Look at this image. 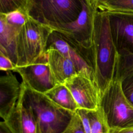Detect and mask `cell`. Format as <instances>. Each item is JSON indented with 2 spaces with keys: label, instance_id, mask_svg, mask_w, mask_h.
Returning a JSON list of instances; mask_svg holds the SVG:
<instances>
[{
  "label": "cell",
  "instance_id": "8992f818",
  "mask_svg": "<svg viewBox=\"0 0 133 133\" xmlns=\"http://www.w3.org/2000/svg\"><path fill=\"white\" fill-rule=\"evenodd\" d=\"M96 11V8L85 1L77 19L54 30L78 47L90 60L92 68V46Z\"/></svg>",
  "mask_w": 133,
  "mask_h": 133
},
{
  "label": "cell",
  "instance_id": "9a60e30c",
  "mask_svg": "<svg viewBox=\"0 0 133 133\" xmlns=\"http://www.w3.org/2000/svg\"><path fill=\"white\" fill-rule=\"evenodd\" d=\"M45 95L60 107L75 113L79 108L71 92L64 84H58Z\"/></svg>",
  "mask_w": 133,
  "mask_h": 133
},
{
  "label": "cell",
  "instance_id": "44dd1931",
  "mask_svg": "<svg viewBox=\"0 0 133 133\" xmlns=\"http://www.w3.org/2000/svg\"><path fill=\"white\" fill-rule=\"evenodd\" d=\"M121 82L126 96L133 104V74L127 77Z\"/></svg>",
  "mask_w": 133,
  "mask_h": 133
},
{
  "label": "cell",
  "instance_id": "7a4b0ae2",
  "mask_svg": "<svg viewBox=\"0 0 133 133\" xmlns=\"http://www.w3.org/2000/svg\"><path fill=\"white\" fill-rule=\"evenodd\" d=\"M22 84L23 101L32 110L37 133H62L75 113L58 105L45 94Z\"/></svg>",
  "mask_w": 133,
  "mask_h": 133
},
{
  "label": "cell",
  "instance_id": "5bb4252c",
  "mask_svg": "<svg viewBox=\"0 0 133 133\" xmlns=\"http://www.w3.org/2000/svg\"><path fill=\"white\" fill-rule=\"evenodd\" d=\"M0 52L8 57L17 66L18 57L16 42L22 26L8 22L2 14H0Z\"/></svg>",
  "mask_w": 133,
  "mask_h": 133
},
{
  "label": "cell",
  "instance_id": "4316f807",
  "mask_svg": "<svg viewBox=\"0 0 133 133\" xmlns=\"http://www.w3.org/2000/svg\"><path fill=\"white\" fill-rule=\"evenodd\" d=\"M131 13H132V12H131Z\"/></svg>",
  "mask_w": 133,
  "mask_h": 133
},
{
  "label": "cell",
  "instance_id": "d4e9b609",
  "mask_svg": "<svg viewBox=\"0 0 133 133\" xmlns=\"http://www.w3.org/2000/svg\"><path fill=\"white\" fill-rule=\"evenodd\" d=\"M112 0H92V4L96 8V7L101 4H103Z\"/></svg>",
  "mask_w": 133,
  "mask_h": 133
},
{
  "label": "cell",
  "instance_id": "ffe728a7",
  "mask_svg": "<svg viewBox=\"0 0 133 133\" xmlns=\"http://www.w3.org/2000/svg\"><path fill=\"white\" fill-rule=\"evenodd\" d=\"M62 133H86L81 119L76 112Z\"/></svg>",
  "mask_w": 133,
  "mask_h": 133
},
{
  "label": "cell",
  "instance_id": "cb8c5ba5",
  "mask_svg": "<svg viewBox=\"0 0 133 133\" xmlns=\"http://www.w3.org/2000/svg\"><path fill=\"white\" fill-rule=\"evenodd\" d=\"M109 133H133V129L110 128Z\"/></svg>",
  "mask_w": 133,
  "mask_h": 133
},
{
  "label": "cell",
  "instance_id": "277c9868",
  "mask_svg": "<svg viewBox=\"0 0 133 133\" xmlns=\"http://www.w3.org/2000/svg\"><path fill=\"white\" fill-rule=\"evenodd\" d=\"M99 108L110 128L133 129V104L118 78H114L101 94Z\"/></svg>",
  "mask_w": 133,
  "mask_h": 133
},
{
  "label": "cell",
  "instance_id": "e0dca14e",
  "mask_svg": "<svg viewBox=\"0 0 133 133\" xmlns=\"http://www.w3.org/2000/svg\"><path fill=\"white\" fill-rule=\"evenodd\" d=\"M91 133H109L110 128L105 117L100 109L96 110H87Z\"/></svg>",
  "mask_w": 133,
  "mask_h": 133
},
{
  "label": "cell",
  "instance_id": "7c38bea8",
  "mask_svg": "<svg viewBox=\"0 0 133 133\" xmlns=\"http://www.w3.org/2000/svg\"><path fill=\"white\" fill-rule=\"evenodd\" d=\"M5 121L12 133H37L32 110L23 102L22 91L15 108Z\"/></svg>",
  "mask_w": 133,
  "mask_h": 133
},
{
  "label": "cell",
  "instance_id": "484cf974",
  "mask_svg": "<svg viewBox=\"0 0 133 133\" xmlns=\"http://www.w3.org/2000/svg\"><path fill=\"white\" fill-rule=\"evenodd\" d=\"M86 1L87 2V3L90 5H92L93 6V4H92V0H86Z\"/></svg>",
  "mask_w": 133,
  "mask_h": 133
},
{
  "label": "cell",
  "instance_id": "9c48e42d",
  "mask_svg": "<svg viewBox=\"0 0 133 133\" xmlns=\"http://www.w3.org/2000/svg\"><path fill=\"white\" fill-rule=\"evenodd\" d=\"M49 48L58 50L73 61L78 73H84L96 82L90 60L78 47L66 39L61 33L55 30L51 32L46 47V49Z\"/></svg>",
  "mask_w": 133,
  "mask_h": 133
},
{
  "label": "cell",
  "instance_id": "d6986e66",
  "mask_svg": "<svg viewBox=\"0 0 133 133\" xmlns=\"http://www.w3.org/2000/svg\"><path fill=\"white\" fill-rule=\"evenodd\" d=\"M29 0H0V13L7 14L22 9L26 11Z\"/></svg>",
  "mask_w": 133,
  "mask_h": 133
},
{
  "label": "cell",
  "instance_id": "7402d4cb",
  "mask_svg": "<svg viewBox=\"0 0 133 133\" xmlns=\"http://www.w3.org/2000/svg\"><path fill=\"white\" fill-rule=\"evenodd\" d=\"M16 67V66L8 57L0 52V69L1 71H14Z\"/></svg>",
  "mask_w": 133,
  "mask_h": 133
},
{
  "label": "cell",
  "instance_id": "6da1fadb",
  "mask_svg": "<svg viewBox=\"0 0 133 133\" xmlns=\"http://www.w3.org/2000/svg\"><path fill=\"white\" fill-rule=\"evenodd\" d=\"M92 53L95 81L101 94L115 78L118 52L113 39L109 15L97 9Z\"/></svg>",
  "mask_w": 133,
  "mask_h": 133
},
{
  "label": "cell",
  "instance_id": "4fadbf2b",
  "mask_svg": "<svg viewBox=\"0 0 133 133\" xmlns=\"http://www.w3.org/2000/svg\"><path fill=\"white\" fill-rule=\"evenodd\" d=\"M52 75L58 84H64L78 73L73 61L58 50L49 48L45 50Z\"/></svg>",
  "mask_w": 133,
  "mask_h": 133
},
{
  "label": "cell",
  "instance_id": "3957f363",
  "mask_svg": "<svg viewBox=\"0 0 133 133\" xmlns=\"http://www.w3.org/2000/svg\"><path fill=\"white\" fill-rule=\"evenodd\" d=\"M86 0H29L26 11L31 18L53 30L74 21Z\"/></svg>",
  "mask_w": 133,
  "mask_h": 133
},
{
  "label": "cell",
  "instance_id": "5b68a950",
  "mask_svg": "<svg viewBox=\"0 0 133 133\" xmlns=\"http://www.w3.org/2000/svg\"><path fill=\"white\" fill-rule=\"evenodd\" d=\"M53 30L29 17L17 38V66L32 63L45 52Z\"/></svg>",
  "mask_w": 133,
  "mask_h": 133
},
{
  "label": "cell",
  "instance_id": "30bf717a",
  "mask_svg": "<svg viewBox=\"0 0 133 133\" xmlns=\"http://www.w3.org/2000/svg\"><path fill=\"white\" fill-rule=\"evenodd\" d=\"M113 39L118 53H133V13L107 12Z\"/></svg>",
  "mask_w": 133,
  "mask_h": 133
},
{
  "label": "cell",
  "instance_id": "603a6c76",
  "mask_svg": "<svg viewBox=\"0 0 133 133\" xmlns=\"http://www.w3.org/2000/svg\"><path fill=\"white\" fill-rule=\"evenodd\" d=\"M0 133H12L5 121L0 123Z\"/></svg>",
  "mask_w": 133,
  "mask_h": 133
},
{
  "label": "cell",
  "instance_id": "2e32d148",
  "mask_svg": "<svg viewBox=\"0 0 133 133\" xmlns=\"http://www.w3.org/2000/svg\"><path fill=\"white\" fill-rule=\"evenodd\" d=\"M133 74V53H118L115 78L121 81Z\"/></svg>",
  "mask_w": 133,
  "mask_h": 133
},
{
  "label": "cell",
  "instance_id": "ba28073f",
  "mask_svg": "<svg viewBox=\"0 0 133 133\" xmlns=\"http://www.w3.org/2000/svg\"><path fill=\"white\" fill-rule=\"evenodd\" d=\"M71 92L79 108L99 109L101 94L95 81L84 73H77L64 84Z\"/></svg>",
  "mask_w": 133,
  "mask_h": 133
},
{
  "label": "cell",
  "instance_id": "ac0fdd59",
  "mask_svg": "<svg viewBox=\"0 0 133 133\" xmlns=\"http://www.w3.org/2000/svg\"><path fill=\"white\" fill-rule=\"evenodd\" d=\"M96 9L105 12L133 13V0H112L98 5Z\"/></svg>",
  "mask_w": 133,
  "mask_h": 133
},
{
  "label": "cell",
  "instance_id": "52a82bcc",
  "mask_svg": "<svg viewBox=\"0 0 133 133\" xmlns=\"http://www.w3.org/2000/svg\"><path fill=\"white\" fill-rule=\"evenodd\" d=\"M14 71L20 75L24 85L39 92L45 94L58 84L52 75L45 52L32 63L17 66Z\"/></svg>",
  "mask_w": 133,
  "mask_h": 133
},
{
  "label": "cell",
  "instance_id": "8fae6325",
  "mask_svg": "<svg viewBox=\"0 0 133 133\" xmlns=\"http://www.w3.org/2000/svg\"><path fill=\"white\" fill-rule=\"evenodd\" d=\"M22 88L15 75L6 71L0 78V115L5 121L15 108Z\"/></svg>",
  "mask_w": 133,
  "mask_h": 133
}]
</instances>
